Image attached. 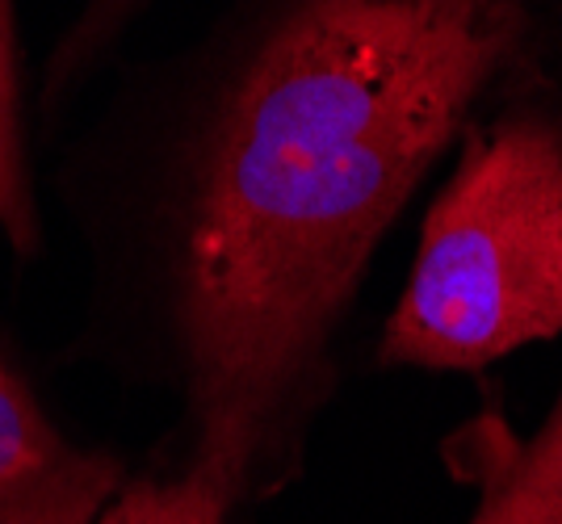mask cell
Masks as SVG:
<instances>
[{
	"mask_svg": "<svg viewBox=\"0 0 562 524\" xmlns=\"http://www.w3.org/2000/svg\"><path fill=\"white\" fill-rule=\"evenodd\" d=\"M562 72V0H227L126 68L68 202L89 353L160 390L143 470L232 508L306 470L378 248L474 118Z\"/></svg>",
	"mask_w": 562,
	"mask_h": 524,
	"instance_id": "obj_1",
	"label": "cell"
},
{
	"mask_svg": "<svg viewBox=\"0 0 562 524\" xmlns=\"http://www.w3.org/2000/svg\"><path fill=\"white\" fill-rule=\"evenodd\" d=\"M378 369L470 374L562 335V72L499 96L453 147Z\"/></svg>",
	"mask_w": 562,
	"mask_h": 524,
	"instance_id": "obj_2",
	"label": "cell"
},
{
	"mask_svg": "<svg viewBox=\"0 0 562 524\" xmlns=\"http://www.w3.org/2000/svg\"><path fill=\"white\" fill-rule=\"evenodd\" d=\"M126 462L76 445L0 349V524H97L126 487Z\"/></svg>",
	"mask_w": 562,
	"mask_h": 524,
	"instance_id": "obj_3",
	"label": "cell"
},
{
	"mask_svg": "<svg viewBox=\"0 0 562 524\" xmlns=\"http://www.w3.org/2000/svg\"><path fill=\"white\" fill-rule=\"evenodd\" d=\"M446 475L474 495L467 524H562V386L533 432H516L499 390L441 441Z\"/></svg>",
	"mask_w": 562,
	"mask_h": 524,
	"instance_id": "obj_4",
	"label": "cell"
},
{
	"mask_svg": "<svg viewBox=\"0 0 562 524\" xmlns=\"http://www.w3.org/2000/svg\"><path fill=\"white\" fill-rule=\"evenodd\" d=\"M0 236L22 261H34L43 248V215H38L30 147H25L18 0H0Z\"/></svg>",
	"mask_w": 562,
	"mask_h": 524,
	"instance_id": "obj_5",
	"label": "cell"
},
{
	"mask_svg": "<svg viewBox=\"0 0 562 524\" xmlns=\"http://www.w3.org/2000/svg\"><path fill=\"white\" fill-rule=\"evenodd\" d=\"M147 4L151 0H80L76 18L59 34L47 59V72H43V114L47 118H59L71 105V96L114 59L122 38L131 34V25L139 22Z\"/></svg>",
	"mask_w": 562,
	"mask_h": 524,
	"instance_id": "obj_6",
	"label": "cell"
},
{
	"mask_svg": "<svg viewBox=\"0 0 562 524\" xmlns=\"http://www.w3.org/2000/svg\"><path fill=\"white\" fill-rule=\"evenodd\" d=\"M232 508L211 487L189 478H165L139 470L126 478L114 503L101 512L97 524H227Z\"/></svg>",
	"mask_w": 562,
	"mask_h": 524,
	"instance_id": "obj_7",
	"label": "cell"
}]
</instances>
